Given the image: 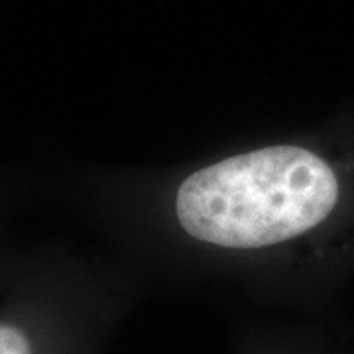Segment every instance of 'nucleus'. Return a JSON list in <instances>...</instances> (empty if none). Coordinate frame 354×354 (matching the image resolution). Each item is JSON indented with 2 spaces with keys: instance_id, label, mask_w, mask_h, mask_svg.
<instances>
[{
  "instance_id": "nucleus-1",
  "label": "nucleus",
  "mask_w": 354,
  "mask_h": 354,
  "mask_svg": "<svg viewBox=\"0 0 354 354\" xmlns=\"http://www.w3.org/2000/svg\"><path fill=\"white\" fill-rule=\"evenodd\" d=\"M351 171L319 148L272 144L203 165L177 185L174 216L205 252L260 279L304 281L313 244L353 199Z\"/></svg>"
},
{
  "instance_id": "nucleus-2",
  "label": "nucleus",
  "mask_w": 354,
  "mask_h": 354,
  "mask_svg": "<svg viewBox=\"0 0 354 354\" xmlns=\"http://www.w3.org/2000/svg\"><path fill=\"white\" fill-rule=\"evenodd\" d=\"M88 339L85 335L62 346H50L41 341V333L26 325L22 319H0V354H95Z\"/></svg>"
},
{
  "instance_id": "nucleus-3",
  "label": "nucleus",
  "mask_w": 354,
  "mask_h": 354,
  "mask_svg": "<svg viewBox=\"0 0 354 354\" xmlns=\"http://www.w3.org/2000/svg\"><path fill=\"white\" fill-rule=\"evenodd\" d=\"M239 354H339L329 348L283 337H256L242 344Z\"/></svg>"
}]
</instances>
